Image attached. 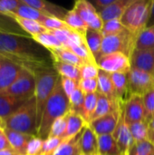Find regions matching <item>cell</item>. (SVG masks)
I'll list each match as a JSON object with an SVG mask.
<instances>
[{"label": "cell", "instance_id": "23", "mask_svg": "<svg viewBox=\"0 0 154 155\" xmlns=\"http://www.w3.org/2000/svg\"><path fill=\"white\" fill-rule=\"evenodd\" d=\"M111 77L114 86V91L117 100L119 102L125 103L127 99L130 97L128 74H123V73L112 74Z\"/></svg>", "mask_w": 154, "mask_h": 155}, {"label": "cell", "instance_id": "51", "mask_svg": "<svg viewBox=\"0 0 154 155\" xmlns=\"http://www.w3.org/2000/svg\"><path fill=\"white\" fill-rule=\"evenodd\" d=\"M12 149L10 146V143L8 142V139L4 132V129L0 132V151L4 150H9Z\"/></svg>", "mask_w": 154, "mask_h": 155}, {"label": "cell", "instance_id": "8", "mask_svg": "<svg viewBox=\"0 0 154 155\" xmlns=\"http://www.w3.org/2000/svg\"><path fill=\"white\" fill-rule=\"evenodd\" d=\"M130 95L143 96L154 88V78L152 74L132 67L128 73Z\"/></svg>", "mask_w": 154, "mask_h": 155}, {"label": "cell", "instance_id": "7", "mask_svg": "<svg viewBox=\"0 0 154 155\" xmlns=\"http://www.w3.org/2000/svg\"><path fill=\"white\" fill-rule=\"evenodd\" d=\"M35 76L31 71L23 68L15 82L4 93L16 97L23 101H27L35 94Z\"/></svg>", "mask_w": 154, "mask_h": 155}, {"label": "cell", "instance_id": "33", "mask_svg": "<svg viewBox=\"0 0 154 155\" xmlns=\"http://www.w3.org/2000/svg\"><path fill=\"white\" fill-rule=\"evenodd\" d=\"M64 21L67 24V25L74 31L81 34L84 36L86 30L88 29L87 25L84 23V21L81 18V16L72 8L71 10H68Z\"/></svg>", "mask_w": 154, "mask_h": 155}, {"label": "cell", "instance_id": "4", "mask_svg": "<svg viewBox=\"0 0 154 155\" xmlns=\"http://www.w3.org/2000/svg\"><path fill=\"white\" fill-rule=\"evenodd\" d=\"M35 76V94L34 97L36 100V108H37V126L39 127L42 114L44 109V106L53 93L54 86L60 75L51 65L44 66L39 68L34 73Z\"/></svg>", "mask_w": 154, "mask_h": 155}, {"label": "cell", "instance_id": "9", "mask_svg": "<svg viewBox=\"0 0 154 155\" xmlns=\"http://www.w3.org/2000/svg\"><path fill=\"white\" fill-rule=\"evenodd\" d=\"M99 69L109 74H128L132 68L130 57L122 53H113L101 56L96 62Z\"/></svg>", "mask_w": 154, "mask_h": 155}, {"label": "cell", "instance_id": "17", "mask_svg": "<svg viewBox=\"0 0 154 155\" xmlns=\"http://www.w3.org/2000/svg\"><path fill=\"white\" fill-rule=\"evenodd\" d=\"M80 150L83 155H98V136L88 124L81 134Z\"/></svg>", "mask_w": 154, "mask_h": 155}, {"label": "cell", "instance_id": "36", "mask_svg": "<svg viewBox=\"0 0 154 155\" xmlns=\"http://www.w3.org/2000/svg\"><path fill=\"white\" fill-rule=\"evenodd\" d=\"M32 38L47 50L63 46L62 43L56 38V36L48 30L46 32H44V33H41L39 35L33 36Z\"/></svg>", "mask_w": 154, "mask_h": 155}, {"label": "cell", "instance_id": "22", "mask_svg": "<svg viewBox=\"0 0 154 155\" xmlns=\"http://www.w3.org/2000/svg\"><path fill=\"white\" fill-rule=\"evenodd\" d=\"M50 32L56 36V38L62 43L64 47H66L68 49L74 46L85 44L84 36L72 29L55 30V31H50Z\"/></svg>", "mask_w": 154, "mask_h": 155}, {"label": "cell", "instance_id": "44", "mask_svg": "<svg viewBox=\"0 0 154 155\" xmlns=\"http://www.w3.org/2000/svg\"><path fill=\"white\" fill-rule=\"evenodd\" d=\"M99 70L96 63H86L80 67L81 79H97Z\"/></svg>", "mask_w": 154, "mask_h": 155}, {"label": "cell", "instance_id": "45", "mask_svg": "<svg viewBox=\"0 0 154 155\" xmlns=\"http://www.w3.org/2000/svg\"><path fill=\"white\" fill-rule=\"evenodd\" d=\"M65 139L63 138H48L44 142L41 153L39 155H53Z\"/></svg>", "mask_w": 154, "mask_h": 155}, {"label": "cell", "instance_id": "41", "mask_svg": "<svg viewBox=\"0 0 154 155\" xmlns=\"http://www.w3.org/2000/svg\"><path fill=\"white\" fill-rule=\"evenodd\" d=\"M124 30H126V28L122 24L121 19H116V20H111V21L103 23L101 32L104 37V36H108V35H113L120 34V33L123 32Z\"/></svg>", "mask_w": 154, "mask_h": 155}, {"label": "cell", "instance_id": "34", "mask_svg": "<svg viewBox=\"0 0 154 155\" xmlns=\"http://www.w3.org/2000/svg\"><path fill=\"white\" fill-rule=\"evenodd\" d=\"M132 136L135 143L149 140V124L145 121L135 122L128 124Z\"/></svg>", "mask_w": 154, "mask_h": 155}, {"label": "cell", "instance_id": "25", "mask_svg": "<svg viewBox=\"0 0 154 155\" xmlns=\"http://www.w3.org/2000/svg\"><path fill=\"white\" fill-rule=\"evenodd\" d=\"M98 155H123L113 134L98 136Z\"/></svg>", "mask_w": 154, "mask_h": 155}, {"label": "cell", "instance_id": "29", "mask_svg": "<svg viewBox=\"0 0 154 155\" xmlns=\"http://www.w3.org/2000/svg\"><path fill=\"white\" fill-rule=\"evenodd\" d=\"M97 80H98V92L109 97L112 100L118 101L116 94H115L114 86L112 81L111 74L100 69Z\"/></svg>", "mask_w": 154, "mask_h": 155}, {"label": "cell", "instance_id": "26", "mask_svg": "<svg viewBox=\"0 0 154 155\" xmlns=\"http://www.w3.org/2000/svg\"><path fill=\"white\" fill-rule=\"evenodd\" d=\"M84 40L90 52L93 55L95 61H97L100 54L102 43L103 40V35L102 32L92 28H88L84 35Z\"/></svg>", "mask_w": 154, "mask_h": 155}, {"label": "cell", "instance_id": "52", "mask_svg": "<svg viewBox=\"0 0 154 155\" xmlns=\"http://www.w3.org/2000/svg\"><path fill=\"white\" fill-rule=\"evenodd\" d=\"M154 26V0H152V6H151V15L147 25V27Z\"/></svg>", "mask_w": 154, "mask_h": 155}, {"label": "cell", "instance_id": "14", "mask_svg": "<svg viewBox=\"0 0 154 155\" xmlns=\"http://www.w3.org/2000/svg\"><path fill=\"white\" fill-rule=\"evenodd\" d=\"M113 136L114 137V139L116 140L123 155H124L128 150L134 144V140L132 136V134L130 132L129 126L127 124V123L125 122L124 119V112H123V105L122 107V111H121V115H120V119L118 122V124L116 126V129L114 131V133L113 134Z\"/></svg>", "mask_w": 154, "mask_h": 155}, {"label": "cell", "instance_id": "58", "mask_svg": "<svg viewBox=\"0 0 154 155\" xmlns=\"http://www.w3.org/2000/svg\"><path fill=\"white\" fill-rule=\"evenodd\" d=\"M153 78H154V73H153Z\"/></svg>", "mask_w": 154, "mask_h": 155}, {"label": "cell", "instance_id": "11", "mask_svg": "<svg viewBox=\"0 0 154 155\" xmlns=\"http://www.w3.org/2000/svg\"><path fill=\"white\" fill-rule=\"evenodd\" d=\"M73 9L81 16L88 28L101 31L103 22L93 5L86 0H78L74 3Z\"/></svg>", "mask_w": 154, "mask_h": 155}, {"label": "cell", "instance_id": "53", "mask_svg": "<svg viewBox=\"0 0 154 155\" xmlns=\"http://www.w3.org/2000/svg\"><path fill=\"white\" fill-rule=\"evenodd\" d=\"M0 155H19L17 154L14 150L9 149V150H4V151H0Z\"/></svg>", "mask_w": 154, "mask_h": 155}, {"label": "cell", "instance_id": "49", "mask_svg": "<svg viewBox=\"0 0 154 155\" xmlns=\"http://www.w3.org/2000/svg\"><path fill=\"white\" fill-rule=\"evenodd\" d=\"M60 78H61L62 87H63L65 94L69 98L72 95V94L79 87V83H77V82H75V81H74L72 79L63 77V76H60Z\"/></svg>", "mask_w": 154, "mask_h": 155}, {"label": "cell", "instance_id": "6", "mask_svg": "<svg viewBox=\"0 0 154 155\" xmlns=\"http://www.w3.org/2000/svg\"><path fill=\"white\" fill-rule=\"evenodd\" d=\"M136 37L137 36L127 29L117 35L104 36L98 59L103 55L113 53H122L128 57H131L135 49Z\"/></svg>", "mask_w": 154, "mask_h": 155}, {"label": "cell", "instance_id": "32", "mask_svg": "<svg viewBox=\"0 0 154 155\" xmlns=\"http://www.w3.org/2000/svg\"><path fill=\"white\" fill-rule=\"evenodd\" d=\"M9 17L12 18L17 25H19V26L22 29H24L26 33H28L30 35V36H32V37L47 31L40 23H38L36 21L25 19V18H23V17H20V16L15 15H10Z\"/></svg>", "mask_w": 154, "mask_h": 155}, {"label": "cell", "instance_id": "54", "mask_svg": "<svg viewBox=\"0 0 154 155\" xmlns=\"http://www.w3.org/2000/svg\"><path fill=\"white\" fill-rule=\"evenodd\" d=\"M149 130H150V133H154V117L149 123Z\"/></svg>", "mask_w": 154, "mask_h": 155}, {"label": "cell", "instance_id": "12", "mask_svg": "<svg viewBox=\"0 0 154 155\" xmlns=\"http://www.w3.org/2000/svg\"><path fill=\"white\" fill-rule=\"evenodd\" d=\"M23 67L0 55V93L7 90L17 79Z\"/></svg>", "mask_w": 154, "mask_h": 155}, {"label": "cell", "instance_id": "27", "mask_svg": "<svg viewBox=\"0 0 154 155\" xmlns=\"http://www.w3.org/2000/svg\"><path fill=\"white\" fill-rule=\"evenodd\" d=\"M52 62H53V67L60 76L72 79L77 83L81 81V73H80V68L78 66L71 64L64 63L61 61H56V60H53Z\"/></svg>", "mask_w": 154, "mask_h": 155}, {"label": "cell", "instance_id": "30", "mask_svg": "<svg viewBox=\"0 0 154 155\" xmlns=\"http://www.w3.org/2000/svg\"><path fill=\"white\" fill-rule=\"evenodd\" d=\"M11 15H15L20 16V17H23L25 19H29V20L36 21L40 24H42L44 21V19L47 17L46 15H44V14L39 12L35 8L26 5L23 0H20V4H19L17 9L15 11L14 14H11Z\"/></svg>", "mask_w": 154, "mask_h": 155}, {"label": "cell", "instance_id": "37", "mask_svg": "<svg viewBox=\"0 0 154 155\" xmlns=\"http://www.w3.org/2000/svg\"><path fill=\"white\" fill-rule=\"evenodd\" d=\"M98 94H99V93L96 92V93L89 94L85 95L84 104L83 112H82V117L86 122L87 124L90 121L92 114H93V112L96 108L97 101H98Z\"/></svg>", "mask_w": 154, "mask_h": 155}, {"label": "cell", "instance_id": "57", "mask_svg": "<svg viewBox=\"0 0 154 155\" xmlns=\"http://www.w3.org/2000/svg\"><path fill=\"white\" fill-rule=\"evenodd\" d=\"M152 29H153V31H154V26H152Z\"/></svg>", "mask_w": 154, "mask_h": 155}, {"label": "cell", "instance_id": "19", "mask_svg": "<svg viewBox=\"0 0 154 155\" xmlns=\"http://www.w3.org/2000/svg\"><path fill=\"white\" fill-rule=\"evenodd\" d=\"M26 101L20 100L4 92L0 93V118L5 122Z\"/></svg>", "mask_w": 154, "mask_h": 155}, {"label": "cell", "instance_id": "18", "mask_svg": "<svg viewBox=\"0 0 154 155\" xmlns=\"http://www.w3.org/2000/svg\"><path fill=\"white\" fill-rule=\"evenodd\" d=\"M132 2L133 0H114L113 4H111L98 14L103 23L111 20L121 19Z\"/></svg>", "mask_w": 154, "mask_h": 155}, {"label": "cell", "instance_id": "3", "mask_svg": "<svg viewBox=\"0 0 154 155\" xmlns=\"http://www.w3.org/2000/svg\"><path fill=\"white\" fill-rule=\"evenodd\" d=\"M5 128L17 133L37 136V108L36 100L33 96L5 122Z\"/></svg>", "mask_w": 154, "mask_h": 155}, {"label": "cell", "instance_id": "1", "mask_svg": "<svg viewBox=\"0 0 154 155\" xmlns=\"http://www.w3.org/2000/svg\"><path fill=\"white\" fill-rule=\"evenodd\" d=\"M0 55L32 73L39 68L50 65L48 60H52L50 52L35 42L32 36L2 29H0Z\"/></svg>", "mask_w": 154, "mask_h": 155}, {"label": "cell", "instance_id": "56", "mask_svg": "<svg viewBox=\"0 0 154 155\" xmlns=\"http://www.w3.org/2000/svg\"><path fill=\"white\" fill-rule=\"evenodd\" d=\"M2 130H3V128H0V132H1Z\"/></svg>", "mask_w": 154, "mask_h": 155}, {"label": "cell", "instance_id": "5", "mask_svg": "<svg viewBox=\"0 0 154 155\" xmlns=\"http://www.w3.org/2000/svg\"><path fill=\"white\" fill-rule=\"evenodd\" d=\"M152 0H133L121 18L123 26L137 36L147 28L151 15Z\"/></svg>", "mask_w": 154, "mask_h": 155}, {"label": "cell", "instance_id": "24", "mask_svg": "<svg viewBox=\"0 0 154 155\" xmlns=\"http://www.w3.org/2000/svg\"><path fill=\"white\" fill-rule=\"evenodd\" d=\"M48 51L51 54L52 60H56V61H61L64 63L71 64L78 66L79 68L83 66L84 64H86L84 61H83L81 58H79L75 54H74L70 49L66 47L62 46V47L54 48Z\"/></svg>", "mask_w": 154, "mask_h": 155}, {"label": "cell", "instance_id": "40", "mask_svg": "<svg viewBox=\"0 0 154 155\" xmlns=\"http://www.w3.org/2000/svg\"><path fill=\"white\" fill-rule=\"evenodd\" d=\"M84 99H85V94L78 87L72 94V95L69 97L71 111L82 116V112H83V107H84Z\"/></svg>", "mask_w": 154, "mask_h": 155}, {"label": "cell", "instance_id": "47", "mask_svg": "<svg viewBox=\"0 0 154 155\" xmlns=\"http://www.w3.org/2000/svg\"><path fill=\"white\" fill-rule=\"evenodd\" d=\"M20 4V0H0V14L8 16L14 14Z\"/></svg>", "mask_w": 154, "mask_h": 155}, {"label": "cell", "instance_id": "28", "mask_svg": "<svg viewBox=\"0 0 154 155\" xmlns=\"http://www.w3.org/2000/svg\"><path fill=\"white\" fill-rule=\"evenodd\" d=\"M86 122L83 119L81 115L70 111L68 114L67 127L64 139H69L79 134L86 126Z\"/></svg>", "mask_w": 154, "mask_h": 155}, {"label": "cell", "instance_id": "55", "mask_svg": "<svg viewBox=\"0 0 154 155\" xmlns=\"http://www.w3.org/2000/svg\"><path fill=\"white\" fill-rule=\"evenodd\" d=\"M0 128H5V124H4V121L0 118Z\"/></svg>", "mask_w": 154, "mask_h": 155}, {"label": "cell", "instance_id": "42", "mask_svg": "<svg viewBox=\"0 0 154 155\" xmlns=\"http://www.w3.org/2000/svg\"><path fill=\"white\" fill-rule=\"evenodd\" d=\"M143 99L145 109L144 121L149 124L154 117V88L145 94L143 96Z\"/></svg>", "mask_w": 154, "mask_h": 155}, {"label": "cell", "instance_id": "2", "mask_svg": "<svg viewBox=\"0 0 154 155\" xmlns=\"http://www.w3.org/2000/svg\"><path fill=\"white\" fill-rule=\"evenodd\" d=\"M70 111L71 106L69 98L62 87L61 78L59 77L54 89L44 106L37 131V136L44 141L48 139L51 127L54 121L64 115H66Z\"/></svg>", "mask_w": 154, "mask_h": 155}, {"label": "cell", "instance_id": "31", "mask_svg": "<svg viewBox=\"0 0 154 155\" xmlns=\"http://www.w3.org/2000/svg\"><path fill=\"white\" fill-rule=\"evenodd\" d=\"M82 132L69 139H65L53 155H80V138Z\"/></svg>", "mask_w": 154, "mask_h": 155}, {"label": "cell", "instance_id": "15", "mask_svg": "<svg viewBox=\"0 0 154 155\" xmlns=\"http://www.w3.org/2000/svg\"><path fill=\"white\" fill-rule=\"evenodd\" d=\"M132 67L145 71L153 75L154 73V49L137 50L134 49L131 57Z\"/></svg>", "mask_w": 154, "mask_h": 155}, {"label": "cell", "instance_id": "35", "mask_svg": "<svg viewBox=\"0 0 154 155\" xmlns=\"http://www.w3.org/2000/svg\"><path fill=\"white\" fill-rule=\"evenodd\" d=\"M135 49H154V31L152 27L145 28L137 35L135 42Z\"/></svg>", "mask_w": 154, "mask_h": 155}, {"label": "cell", "instance_id": "13", "mask_svg": "<svg viewBox=\"0 0 154 155\" xmlns=\"http://www.w3.org/2000/svg\"><path fill=\"white\" fill-rule=\"evenodd\" d=\"M124 119L127 124L144 121L145 109L143 96L140 95H130L127 101L123 104Z\"/></svg>", "mask_w": 154, "mask_h": 155}, {"label": "cell", "instance_id": "16", "mask_svg": "<svg viewBox=\"0 0 154 155\" xmlns=\"http://www.w3.org/2000/svg\"><path fill=\"white\" fill-rule=\"evenodd\" d=\"M26 5L35 8L46 16L55 17L64 20L68 10H65L62 6L54 5L48 1L44 0H23Z\"/></svg>", "mask_w": 154, "mask_h": 155}, {"label": "cell", "instance_id": "50", "mask_svg": "<svg viewBox=\"0 0 154 155\" xmlns=\"http://www.w3.org/2000/svg\"><path fill=\"white\" fill-rule=\"evenodd\" d=\"M113 2H114V0H93V1H91L90 3L99 13V12L103 11L104 8H106L107 6H109Z\"/></svg>", "mask_w": 154, "mask_h": 155}, {"label": "cell", "instance_id": "21", "mask_svg": "<svg viewBox=\"0 0 154 155\" xmlns=\"http://www.w3.org/2000/svg\"><path fill=\"white\" fill-rule=\"evenodd\" d=\"M119 104H120V102L119 101L112 100L109 97L105 96L104 94L99 93L97 105H96V108H95L93 114H92V116L90 118L89 123H91L92 121H93L95 119H98L100 117H103V116H104L106 114H109L110 113L115 111L119 107Z\"/></svg>", "mask_w": 154, "mask_h": 155}, {"label": "cell", "instance_id": "48", "mask_svg": "<svg viewBox=\"0 0 154 155\" xmlns=\"http://www.w3.org/2000/svg\"><path fill=\"white\" fill-rule=\"evenodd\" d=\"M44 140L39 138L38 136H34L30 142L28 143L27 148H26V153L25 155H39L41 153L43 144H44Z\"/></svg>", "mask_w": 154, "mask_h": 155}, {"label": "cell", "instance_id": "10", "mask_svg": "<svg viewBox=\"0 0 154 155\" xmlns=\"http://www.w3.org/2000/svg\"><path fill=\"white\" fill-rule=\"evenodd\" d=\"M124 103H121L119 104V107L110 113L109 114H106L103 117H100L98 119H95L88 124V126L96 134L97 136L99 135H106V134H113L116 129V126L118 124L122 107Z\"/></svg>", "mask_w": 154, "mask_h": 155}, {"label": "cell", "instance_id": "43", "mask_svg": "<svg viewBox=\"0 0 154 155\" xmlns=\"http://www.w3.org/2000/svg\"><path fill=\"white\" fill-rule=\"evenodd\" d=\"M41 25L48 31L69 30V29H71L64 20L59 19V18H55V17H50V16H47Z\"/></svg>", "mask_w": 154, "mask_h": 155}, {"label": "cell", "instance_id": "38", "mask_svg": "<svg viewBox=\"0 0 154 155\" xmlns=\"http://www.w3.org/2000/svg\"><path fill=\"white\" fill-rule=\"evenodd\" d=\"M124 155H154V144L150 140L134 143Z\"/></svg>", "mask_w": 154, "mask_h": 155}, {"label": "cell", "instance_id": "20", "mask_svg": "<svg viewBox=\"0 0 154 155\" xmlns=\"http://www.w3.org/2000/svg\"><path fill=\"white\" fill-rule=\"evenodd\" d=\"M4 132L8 139L12 150H14L17 154L25 155L28 143L34 136L17 133L8 129H4Z\"/></svg>", "mask_w": 154, "mask_h": 155}, {"label": "cell", "instance_id": "39", "mask_svg": "<svg viewBox=\"0 0 154 155\" xmlns=\"http://www.w3.org/2000/svg\"><path fill=\"white\" fill-rule=\"evenodd\" d=\"M68 114L54 121V123L53 124L51 127L48 138H63L64 139V134L66 132V127H67Z\"/></svg>", "mask_w": 154, "mask_h": 155}, {"label": "cell", "instance_id": "59", "mask_svg": "<svg viewBox=\"0 0 154 155\" xmlns=\"http://www.w3.org/2000/svg\"><path fill=\"white\" fill-rule=\"evenodd\" d=\"M80 155H83V154H80Z\"/></svg>", "mask_w": 154, "mask_h": 155}, {"label": "cell", "instance_id": "46", "mask_svg": "<svg viewBox=\"0 0 154 155\" xmlns=\"http://www.w3.org/2000/svg\"><path fill=\"white\" fill-rule=\"evenodd\" d=\"M79 88L86 95L98 92V80L97 79H81L79 82Z\"/></svg>", "mask_w": 154, "mask_h": 155}]
</instances>
